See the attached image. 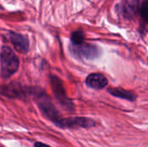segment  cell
Segmentation results:
<instances>
[{
  "instance_id": "obj_7",
  "label": "cell",
  "mask_w": 148,
  "mask_h": 147,
  "mask_svg": "<svg viewBox=\"0 0 148 147\" xmlns=\"http://www.w3.org/2000/svg\"><path fill=\"white\" fill-rule=\"evenodd\" d=\"M96 122L86 117H72L63 118L59 128L61 129H79V128H91L95 126Z\"/></svg>"
},
{
  "instance_id": "obj_4",
  "label": "cell",
  "mask_w": 148,
  "mask_h": 147,
  "mask_svg": "<svg viewBox=\"0 0 148 147\" xmlns=\"http://www.w3.org/2000/svg\"><path fill=\"white\" fill-rule=\"evenodd\" d=\"M69 50L74 57L87 61L97 59L101 54V49L97 45L85 42L77 45L69 44Z\"/></svg>"
},
{
  "instance_id": "obj_6",
  "label": "cell",
  "mask_w": 148,
  "mask_h": 147,
  "mask_svg": "<svg viewBox=\"0 0 148 147\" xmlns=\"http://www.w3.org/2000/svg\"><path fill=\"white\" fill-rule=\"evenodd\" d=\"M140 3V0H127L118 3L115 10L124 19L133 20L139 15Z\"/></svg>"
},
{
  "instance_id": "obj_13",
  "label": "cell",
  "mask_w": 148,
  "mask_h": 147,
  "mask_svg": "<svg viewBox=\"0 0 148 147\" xmlns=\"http://www.w3.org/2000/svg\"><path fill=\"white\" fill-rule=\"evenodd\" d=\"M34 147H51L49 145H46L42 142H35L34 143Z\"/></svg>"
},
{
  "instance_id": "obj_2",
  "label": "cell",
  "mask_w": 148,
  "mask_h": 147,
  "mask_svg": "<svg viewBox=\"0 0 148 147\" xmlns=\"http://www.w3.org/2000/svg\"><path fill=\"white\" fill-rule=\"evenodd\" d=\"M20 61L15 52L9 46L3 45L0 52V75L3 79H9L19 68Z\"/></svg>"
},
{
  "instance_id": "obj_11",
  "label": "cell",
  "mask_w": 148,
  "mask_h": 147,
  "mask_svg": "<svg viewBox=\"0 0 148 147\" xmlns=\"http://www.w3.org/2000/svg\"><path fill=\"white\" fill-rule=\"evenodd\" d=\"M139 15L140 16V27L141 31L147 30V0H142L140 3Z\"/></svg>"
},
{
  "instance_id": "obj_9",
  "label": "cell",
  "mask_w": 148,
  "mask_h": 147,
  "mask_svg": "<svg viewBox=\"0 0 148 147\" xmlns=\"http://www.w3.org/2000/svg\"><path fill=\"white\" fill-rule=\"evenodd\" d=\"M85 84L88 88L95 90H102L108 84V78L101 73H92L88 75L85 80Z\"/></svg>"
},
{
  "instance_id": "obj_10",
  "label": "cell",
  "mask_w": 148,
  "mask_h": 147,
  "mask_svg": "<svg viewBox=\"0 0 148 147\" xmlns=\"http://www.w3.org/2000/svg\"><path fill=\"white\" fill-rule=\"evenodd\" d=\"M112 96L119 98V99H122V100H126L128 101H134L137 98L136 94H134L131 91L128 90H125L123 88H109L107 90Z\"/></svg>"
},
{
  "instance_id": "obj_1",
  "label": "cell",
  "mask_w": 148,
  "mask_h": 147,
  "mask_svg": "<svg viewBox=\"0 0 148 147\" xmlns=\"http://www.w3.org/2000/svg\"><path fill=\"white\" fill-rule=\"evenodd\" d=\"M31 98L37 104V107L42 116L51 121L56 126L59 127L62 120H63V117L52 102L50 97L46 94V92H44L40 88L34 87Z\"/></svg>"
},
{
  "instance_id": "obj_8",
  "label": "cell",
  "mask_w": 148,
  "mask_h": 147,
  "mask_svg": "<svg viewBox=\"0 0 148 147\" xmlns=\"http://www.w3.org/2000/svg\"><path fill=\"white\" fill-rule=\"evenodd\" d=\"M7 37L13 47L22 54H27L29 50V38L23 34L9 31L7 34Z\"/></svg>"
},
{
  "instance_id": "obj_3",
  "label": "cell",
  "mask_w": 148,
  "mask_h": 147,
  "mask_svg": "<svg viewBox=\"0 0 148 147\" xmlns=\"http://www.w3.org/2000/svg\"><path fill=\"white\" fill-rule=\"evenodd\" d=\"M49 83L50 88L52 89V93L60 106L69 113H74L75 110V104L73 101L68 96L62 81L56 75H50Z\"/></svg>"
},
{
  "instance_id": "obj_5",
  "label": "cell",
  "mask_w": 148,
  "mask_h": 147,
  "mask_svg": "<svg viewBox=\"0 0 148 147\" xmlns=\"http://www.w3.org/2000/svg\"><path fill=\"white\" fill-rule=\"evenodd\" d=\"M34 87H26L16 82L0 87V94L10 99L26 100L32 97Z\"/></svg>"
},
{
  "instance_id": "obj_12",
  "label": "cell",
  "mask_w": 148,
  "mask_h": 147,
  "mask_svg": "<svg viewBox=\"0 0 148 147\" xmlns=\"http://www.w3.org/2000/svg\"><path fill=\"white\" fill-rule=\"evenodd\" d=\"M84 42H85V33L82 30L77 29V30L71 32V34H70V44L77 45V44H81Z\"/></svg>"
}]
</instances>
